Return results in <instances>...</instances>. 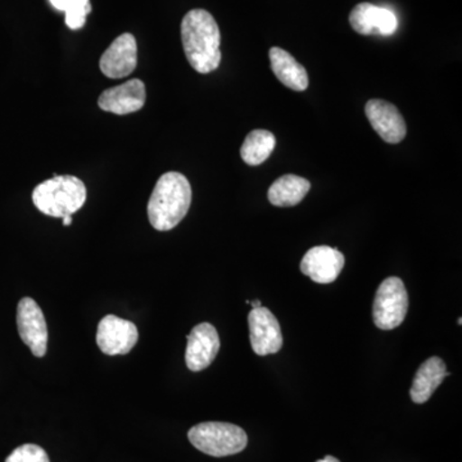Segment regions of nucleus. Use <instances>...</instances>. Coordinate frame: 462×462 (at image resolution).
Listing matches in <instances>:
<instances>
[{"mask_svg":"<svg viewBox=\"0 0 462 462\" xmlns=\"http://www.w3.org/2000/svg\"><path fill=\"white\" fill-rule=\"evenodd\" d=\"M181 41L188 62L199 74L215 71L221 63V33L214 16L191 9L182 18Z\"/></svg>","mask_w":462,"mask_h":462,"instance_id":"1","label":"nucleus"},{"mask_svg":"<svg viewBox=\"0 0 462 462\" xmlns=\"http://www.w3.org/2000/svg\"><path fill=\"white\" fill-rule=\"evenodd\" d=\"M191 205V187L180 172H166L158 179L148 202V218L158 231L178 226Z\"/></svg>","mask_w":462,"mask_h":462,"instance_id":"2","label":"nucleus"},{"mask_svg":"<svg viewBox=\"0 0 462 462\" xmlns=\"http://www.w3.org/2000/svg\"><path fill=\"white\" fill-rule=\"evenodd\" d=\"M32 202L42 214L63 218L83 208L87 187L76 176H54L33 189Z\"/></svg>","mask_w":462,"mask_h":462,"instance_id":"3","label":"nucleus"},{"mask_svg":"<svg viewBox=\"0 0 462 462\" xmlns=\"http://www.w3.org/2000/svg\"><path fill=\"white\" fill-rule=\"evenodd\" d=\"M188 438L197 449L214 457L239 454L248 445L245 431L230 422H200L191 428Z\"/></svg>","mask_w":462,"mask_h":462,"instance_id":"4","label":"nucleus"},{"mask_svg":"<svg viewBox=\"0 0 462 462\" xmlns=\"http://www.w3.org/2000/svg\"><path fill=\"white\" fill-rule=\"evenodd\" d=\"M409 311V294L403 282L391 276L380 284L373 306L374 324L382 330H393L402 324Z\"/></svg>","mask_w":462,"mask_h":462,"instance_id":"5","label":"nucleus"},{"mask_svg":"<svg viewBox=\"0 0 462 462\" xmlns=\"http://www.w3.org/2000/svg\"><path fill=\"white\" fill-rule=\"evenodd\" d=\"M17 328L21 339L29 346L35 357L47 355L48 328L41 307L32 300L25 297L17 307Z\"/></svg>","mask_w":462,"mask_h":462,"instance_id":"6","label":"nucleus"},{"mask_svg":"<svg viewBox=\"0 0 462 462\" xmlns=\"http://www.w3.org/2000/svg\"><path fill=\"white\" fill-rule=\"evenodd\" d=\"M138 328L132 321L107 315L99 322L97 345L105 355H127L138 343Z\"/></svg>","mask_w":462,"mask_h":462,"instance_id":"7","label":"nucleus"},{"mask_svg":"<svg viewBox=\"0 0 462 462\" xmlns=\"http://www.w3.org/2000/svg\"><path fill=\"white\" fill-rule=\"evenodd\" d=\"M249 339L258 356L278 354L282 346V333L278 319L266 307L252 309L248 315Z\"/></svg>","mask_w":462,"mask_h":462,"instance_id":"8","label":"nucleus"},{"mask_svg":"<svg viewBox=\"0 0 462 462\" xmlns=\"http://www.w3.org/2000/svg\"><path fill=\"white\" fill-rule=\"evenodd\" d=\"M185 363L190 372L199 373L207 369L220 351V338L214 325L202 322L197 325L187 337Z\"/></svg>","mask_w":462,"mask_h":462,"instance_id":"9","label":"nucleus"},{"mask_svg":"<svg viewBox=\"0 0 462 462\" xmlns=\"http://www.w3.org/2000/svg\"><path fill=\"white\" fill-rule=\"evenodd\" d=\"M345 263L346 258L338 249L318 245L303 256L300 272L319 284H330L338 279Z\"/></svg>","mask_w":462,"mask_h":462,"instance_id":"10","label":"nucleus"},{"mask_svg":"<svg viewBox=\"0 0 462 462\" xmlns=\"http://www.w3.org/2000/svg\"><path fill=\"white\" fill-rule=\"evenodd\" d=\"M100 71L109 79H123L138 66V45L132 33L116 38L100 58Z\"/></svg>","mask_w":462,"mask_h":462,"instance_id":"11","label":"nucleus"},{"mask_svg":"<svg viewBox=\"0 0 462 462\" xmlns=\"http://www.w3.org/2000/svg\"><path fill=\"white\" fill-rule=\"evenodd\" d=\"M365 114L373 129L389 144H398L406 136L407 126L396 106L383 99H372L366 103Z\"/></svg>","mask_w":462,"mask_h":462,"instance_id":"12","label":"nucleus"},{"mask_svg":"<svg viewBox=\"0 0 462 462\" xmlns=\"http://www.w3.org/2000/svg\"><path fill=\"white\" fill-rule=\"evenodd\" d=\"M147 99L145 85L139 79L103 91L98 99L103 111L115 115H129L141 111Z\"/></svg>","mask_w":462,"mask_h":462,"instance_id":"13","label":"nucleus"},{"mask_svg":"<svg viewBox=\"0 0 462 462\" xmlns=\"http://www.w3.org/2000/svg\"><path fill=\"white\" fill-rule=\"evenodd\" d=\"M349 23L361 35H393L398 27V20L393 12L370 3L356 5L349 14Z\"/></svg>","mask_w":462,"mask_h":462,"instance_id":"14","label":"nucleus"},{"mask_svg":"<svg viewBox=\"0 0 462 462\" xmlns=\"http://www.w3.org/2000/svg\"><path fill=\"white\" fill-rule=\"evenodd\" d=\"M448 375L449 373H447L446 364L443 363L442 358H428L419 367L418 373L413 378L412 387L410 389L412 402L421 404L430 401L434 392Z\"/></svg>","mask_w":462,"mask_h":462,"instance_id":"15","label":"nucleus"},{"mask_svg":"<svg viewBox=\"0 0 462 462\" xmlns=\"http://www.w3.org/2000/svg\"><path fill=\"white\" fill-rule=\"evenodd\" d=\"M269 54L273 72L282 85L296 91H305L309 88V75L296 58L278 47L272 48Z\"/></svg>","mask_w":462,"mask_h":462,"instance_id":"16","label":"nucleus"},{"mask_svg":"<svg viewBox=\"0 0 462 462\" xmlns=\"http://www.w3.org/2000/svg\"><path fill=\"white\" fill-rule=\"evenodd\" d=\"M311 189V184L305 178L297 175H284L273 182L270 187V203L276 207H294L302 202Z\"/></svg>","mask_w":462,"mask_h":462,"instance_id":"17","label":"nucleus"},{"mask_svg":"<svg viewBox=\"0 0 462 462\" xmlns=\"http://www.w3.org/2000/svg\"><path fill=\"white\" fill-rule=\"evenodd\" d=\"M276 138L267 130H254L245 139L240 148V157L249 166H258L272 156Z\"/></svg>","mask_w":462,"mask_h":462,"instance_id":"18","label":"nucleus"},{"mask_svg":"<svg viewBox=\"0 0 462 462\" xmlns=\"http://www.w3.org/2000/svg\"><path fill=\"white\" fill-rule=\"evenodd\" d=\"M90 0H71V5L66 9V25L71 30L81 29L87 23L90 14Z\"/></svg>","mask_w":462,"mask_h":462,"instance_id":"19","label":"nucleus"},{"mask_svg":"<svg viewBox=\"0 0 462 462\" xmlns=\"http://www.w3.org/2000/svg\"><path fill=\"white\" fill-rule=\"evenodd\" d=\"M5 462H51L47 452L41 446L23 445L14 449Z\"/></svg>","mask_w":462,"mask_h":462,"instance_id":"20","label":"nucleus"},{"mask_svg":"<svg viewBox=\"0 0 462 462\" xmlns=\"http://www.w3.org/2000/svg\"><path fill=\"white\" fill-rule=\"evenodd\" d=\"M50 2L57 11L60 12H66V9L71 5V0H50Z\"/></svg>","mask_w":462,"mask_h":462,"instance_id":"21","label":"nucleus"},{"mask_svg":"<svg viewBox=\"0 0 462 462\" xmlns=\"http://www.w3.org/2000/svg\"><path fill=\"white\" fill-rule=\"evenodd\" d=\"M316 462H340L338 458L333 457V456H327V457L322 458V460H319Z\"/></svg>","mask_w":462,"mask_h":462,"instance_id":"22","label":"nucleus"},{"mask_svg":"<svg viewBox=\"0 0 462 462\" xmlns=\"http://www.w3.org/2000/svg\"><path fill=\"white\" fill-rule=\"evenodd\" d=\"M62 220H63V225H65V226H69V225H71V223H72V216L67 215V216H65V217L62 218Z\"/></svg>","mask_w":462,"mask_h":462,"instance_id":"23","label":"nucleus"},{"mask_svg":"<svg viewBox=\"0 0 462 462\" xmlns=\"http://www.w3.org/2000/svg\"><path fill=\"white\" fill-rule=\"evenodd\" d=\"M249 305H252V309H258V307H261L263 305H261V302L260 300H252L251 303H249Z\"/></svg>","mask_w":462,"mask_h":462,"instance_id":"24","label":"nucleus"}]
</instances>
